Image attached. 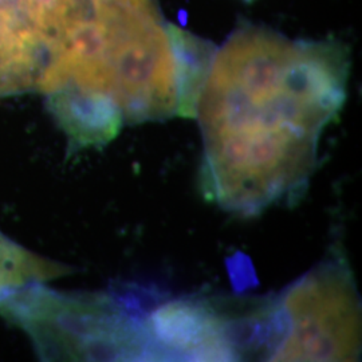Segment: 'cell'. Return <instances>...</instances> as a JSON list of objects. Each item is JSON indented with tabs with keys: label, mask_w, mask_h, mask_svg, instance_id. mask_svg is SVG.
I'll return each mask as SVG.
<instances>
[{
	"label": "cell",
	"mask_w": 362,
	"mask_h": 362,
	"mask_svg": "<svg viewBox=\"0 0 362 362\" xmlns=\"http://www.w3.org/2000/svg\"><path fill=\"white\" fill-rule=\"evenodd\" d=\"M348 77L341 43L250 23L233 30L214 49L194 106L208 200L248 216L300 194L325 128L345 103Z\"/></svg>",
	"instance_id": "6da1fadb"
},
{
	"label": "cell",
	"mask_w": 362,
	"mask_h": 362,
	"mask_svg": "<svg viewBox=\"0 0 362 362\" xmlns=\"http://www.w3.org/2000/svg\"><path fill=\"white\" fill-rule=\"evenodd\" d=\"M0 314L25 330L45 357L151 360L144 318L110 294H67L31 284L3 298Z\"/></svg>",
	"instance_id": "7a4b0ae2"
},
{
	"label": "cell",
	"mask_w": 362,
	"mask_h": 362,
	"mask_svg": "<svg viewBox=\"0 0 362 362\" xmlns=\"http://www.w3.org/2000/svg\"><path fill=\"white\" fill-rule=\"evenodd\" d=\"M361 303L346 260H325L269 302L266 357L272 361H356Z\"/></svg>",
	"instance_id": "3957f363"
},
{
	"label": "cell",
	"mask_w": 362,
	"mask_h": 362,
	"mask_svg": "<svg viewBox=\"0 0 362 362\" xmlns=\"http://www.w3.org/2000/svg\"><path fill=\"white\" fill-rule=\"evenodd\" d=\"M47 52L15 4H0V97L38 89Z\"/></svg>",
	"instance_id": "277c9868"
},
{
	"label": "cell",
	"mask_w": 362,
	"mask_h": 362,
	"mask_svg": "<svg viewBox=\"0 0 362 362\" xmlns=\"http://www.w3.org/2000/svg\"><path fill=\"white\" fill-rule=\"evenodd\" d=\"M69 272L66 264L40 257L0 231V300L18 288L46 284Z\"/></svg>",
	"instance_id": "5b68a950"
},
{
	"label": "cell",
	"mask_w": 362,
	"mask_h": 362,
	"mask_svg": "<svg viewBox=\"0 0 362 362\" xmlns=\"http://www.w3.org/2000/svg\"><path fill=\"white\" fill-rule=\"evenodd\" d=\"M4 3H8V0H0V4H4Z\"/></svg>",
	"instance_id": "8992f818"
}]
</instances>
